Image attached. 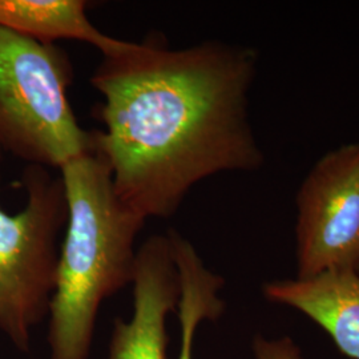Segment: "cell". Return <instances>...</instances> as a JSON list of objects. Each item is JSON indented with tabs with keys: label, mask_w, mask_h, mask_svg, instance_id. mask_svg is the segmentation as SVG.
I'll list each match as a JSON object with an SVG mask.
<instances>
[{
	"label": "cell",
	"mask_w": 359,
	"mask_h": 359,
	"mask_svg": "<svg viewBox=\"0 0 359 359\" xmlns=\"http://www.w3.org/2000/svg\"><path fill=\"white\" fill-rule=\"evenodd\" d=\"M257 67L255 48L218 40L176 50L128 41L103 56L90 79L103 97L93 151L133 213L169 218L198 182L264 167L249 115Z\"/></svg>",
	"instance_id": "1"
},
{
	"label": "cell",
	"mask_w": 359,
	"mask_h": 359,
	"mask_svg": "<svg viewBox=\"0 0 359 359\" xmlns=\"http://www.w3.org/2000/svg\"><path fill=\"white\" fill-rule=\"evenodd\" d=\"M59 172L68 216L48 316L50 359H90L104 301L132 283L145 221L118 198L93 148Z\"/></svg>",
	"instance_id": "2"
},
{
	"label": "cell",
	"mask_w": 359,
	"mask_h": 359,
	"mask_svg": "<svg viewBox=\"0 0 359 359\" xmlns=\"http://www.w3.org/2000/svg\"><path fill=\"white\" fill-rule=\"evenodd\" d=\"M74 67L65 50L0 27V151L60 169L93 148L68 99Z\"/></svg>",
	"instance_id": "3"
},
{
	"label": "cell",
	"mask_w": 359,
	"mask_h": 359,
	"mask_svg": "<svg viewBox=\"0 0 359 359\" xmlns=\"http://www.w3.org/2000/svg\"><path fill=\"white\" fill-rule=\"evenodd\" d=\"M22 182L25 208L10 215L0 206V332L28 353L35 326L50 316L68 208L48 168L27 165Z\"/></svg>",
	"instance_id": "4"
},
{
	"label": "cell",
	"mask_w": 359,
	"mask_h": 359,
	"mask_svg": "<svg viewBox=\"0 0 359 359\" xmlns=\"http://www.w3.org/2000/svg\"><path fill=\"white\" fill-rule=\"evenodd\" d=\"M297 278L359 269V140L316 161L295 194Z\"/></svg>",
	"instance_id": "5"
},
{
	"label": "cell",
	"mask_w": 359,
	"mask_h": 359,
	"mask_svg": "<svg viewBox=\"0 0 359 359\" xmlns=\"http://www.w3.org/2000/svg\"><path fill=\"white\" fill-rule=\"evenodd\" d=\"M129 320L117 318L108 359H169L168 317L176 313L180 280L169 236H151L137 249Z\"/></svg>",
	"instance_id": "6"
},
{
	"label": "cell",
	"mask_w": 359,
	"mask_h": 359,
	"mask_svg": "<svg viewBox=\"0 0 359 359\" xmlns=\"http://www.w3.org/2000/svg\"><path fill=\"white\" fill-rule=\"evenodd\" d=\"M273 304L295 309L330 335L347 358L359 359V273L327 271L310 278L264 285Z\"/></svg>",
	"instance_id": "7"
},
{
	"label": "cell",
	"mask_w": 359,
	"mask_h": 359,
	"mask_svg": "<svg viewBox=\"0 0 359 359\" xmlns=\"http://www.w3.org/2000/svg\"><path fill=\"white\" fill-rule=\"evenodd\" d=\"M84 0H0V27L44 44L76 40L103 56L123 50L128 41L102 32L87 16Z\"/></svg>",
	"instance_id": "8"
},
{
	"label": "cell",
	"mask_w": 359,
	"mask_h": 359,
	"mask_svg": "<svg viewBox=\"0 0 359 359\" xmlns=\"http://www.w3.org/2000/svg\"><path fill=\"white\" fill-rule=\"evenodd\" d=\"M180 280V299L176 314L180 323L177 359H193V344L203 321H215L225 304L218 297L224 280L206 268L193 245L177 231L168 233Z\"/></svg>",
	"instance_id": "9"
},
{
	"label": "cell",
	"mask_w": 359,
	"mask_h": 359,
	"mask_svg": "<svg viewBox=\"0 0 359 359\" xmlns=\"http://www.w3.org/2000/svg\"><path fill=\"white\" fill-rule=\"evenodd\" d=\"M253 351L256 359H301L298 347L289 338L269 341L257 337L253 342Z\"/></svg>",
	"instance_id": "10"
},
{
	"label": "cell",
	"mask_w": 359,
	"mask_h": 359,
	"mask_svg": "<svg viewBox=\"0 0 359 359\" xmlns=\"http://www.w3.org/2000/svg\"><path fill=\"white\" fill-rule=\"evenodd\" d=\"M1 154H3V152H1V151H0V160H1Z\"/></svg>",
	"instance_id": "11"
},
{
	"label": "cell",
	"mask_w": 359,
	"mask_h": 359,
	"mask_svg": "<svg viewBox=\"0 0 359 359\" xmlns=\"http://www.w3.org/2000/svg\"><path fill=\"white\" fill-rule=\"evenodd\" d=\"M358 273H359V269H358Z\"/></svg>",
	"instance_id": "12"
}]
</instances>
